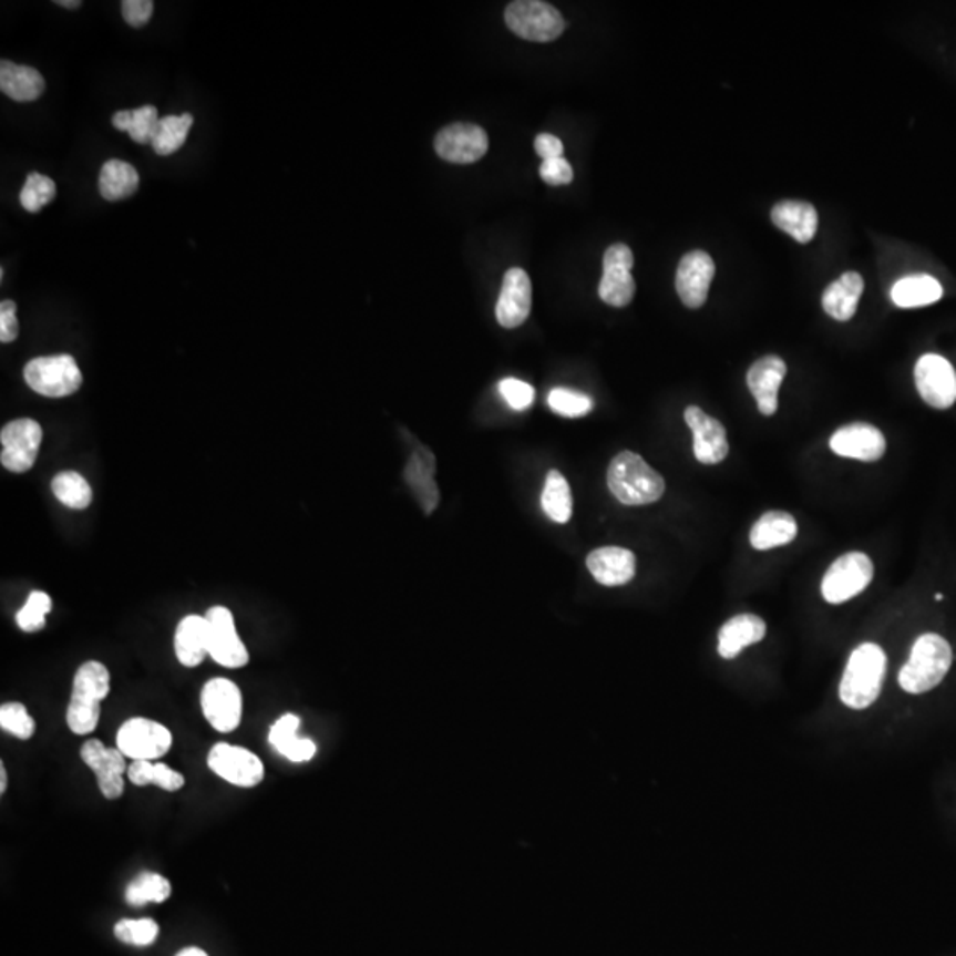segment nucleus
<instances>
[{"label":"nucleus","mask_w":956,"mask_h":956,"mask_svg":"<svg viewBox=\"0 0 956 956\" xmlns=\"http://www.w3.org/2000/svg\"><path fill=\"white\" fill-rule=\"evenodd\" d=\"M111 692V671L100 661H88L76 670L66 723L75 736L93 733L102 718V701Z\"/></svg>","instance_id":"nucleus-1"},{"label":"nucleus","mask_w":956,"mask_h":956,"mask_svg":"<svg viewBox=\"0 0 956 956\" xmlns=\"http://www.w3.org/2000/svg\"><path fill=\"white\" fill-rule=\"evenodd\" d=\"M886 668V654L878 645L863 644L855 648L849 657L840 683V698L843 703L854 710L872 706L881 695Z\"/></svg>","instance_id":"nucleus-2"},{"label":"nucleus","mask_w":956,"mask_h":956,"mask_svg":"<svg viewBox=\"0 0 956 956\" xmlns=\"http://www.w3.org/2000/svg\"><path fill=\"white\" fill-rule=\"evenodd\" d=\"M608 487L624 505H648L662 498L665 479L635 452H620L608 467Z\"/></svg>","instance_id":"nucleus-3"},{"label":"nucleus","mask_w":956,"mask_h":956,"mask_svg":"<svg viewBox=\"0 0 956 956\" xmlns=\"http://www.w3.org/2000/svg\"><path fill=\"white\" fill-rule=\"evenodd\" d=\"M952 647L943 636L934 633L919 636L908 661L900 670V686L911 695L931 691L943 682L952 668Z\"/></svg>","instance_id":"nucleus-4"},{"label":"nucleus","mask_w":956,"mask_h":956,"mask_svg":"<svg viewBox=\"0 0 956 956\" xmlns=\"http://www.w3.org/2000/svg\"><path fill=\"white\" fill-rule=\"evenodd\" d=\"M23 378L35 393L53 399L73 395L82 387V372L71 354L34 358L23 369Z\"/></svg>","instance_id":"nucleus-5"},{"label":"nucleus","mask_w":956,"mask_h":956,"mask_svg":"<svg viewBox=\"0 0 956 956\" xmlns=\"http://www.w3.org/2000/svg\"><path fill=\"white\" fill-rule=\"evenodd\" d=\"M505 22L523 40L547 43L562 35L565 20L555 6L541 0H516L505 9Z\"/></svg>","instance_id":"nucleus-6"},{"label":"nucleus","mask_w":956,"mask_h":956,"mask_svg":"<svg viewBox=\"0 0 956 956\" xmlns=\"http://www.w3.org/2000/svg\"><path fill=\"white\" fill-rule=\"evenodd\" d=\"M117 750L133 762L164 759L173 748V733L155 719L132 718L117 730Z\"/></svg>","instance_id":"nucleus-7"},{"label":"nucleus","mask_w":956,"mask_h":956,"mask_svg":"<svg viewBox=\"0 0 956 956\" xmlns=\"http://www.w3.org/2000/svg\"><path fill=\"white\" fill-rule=\"evenodd\" d=\"M873 579V562L864 553L840 556L822 579V595L829 604H842L860 595Z\"/></svg>","instance_id":"nucleus-8"},{"label":"nucleus","mask_w":956,"mask_h":956,"mask_svg":"<svg viewBox=\"0 0 956 956\" xmlns=\"http://www.w3.org/2000/svg\"><path fill=\"white\" fill-rule=\"evenodd\" d=\"M207 767L218 778L241 787V789H254L265 780V763L241 746L218 742L207 753Z\"/></svg>","instance_id":"nucleus-9"},{"label":"nucleus","mask_w":956,"mask_h":956,"mask_svg":"<svg viewBox=\"0 0 956 956\" xmlns=\"http://www.w3.org/2000/svg\"><path fill=\"white\" fill-rule=\"evenodd\" d=\"M2 454L0 463L11 473H27L40 454L43 429L32 419H18L6 423L0 432Z\"/></svg>","instance_id":"nucleus-10"},{"label":"nucleus","mask_w":956,"mask_h":956,"mask_svg":"<svg viewBox=\"0 0 956 956\" xmlns=\"http://www.w3.org/2000/svg\"><path fill=\"white\" fill-rule=\"evenodd\" d=\"M207 635H209V656L216 665L224 668H243L250 661V654L239 638L233 613L225 606L207 609Z\"/></svg>","instance_id":"nucleus-11"},{"label":"nucleus","mask_w":956,"mask_h":956,"mask_svg":"<svg viewBox=\"0 0 956 956\" xmlns=\"http://www.w3.org/2000/svg\"><path fill=\"white\" fill-rule=\"evenodd\" d=\"M201 707L207 723L218 733L234 732L241 724L243 697L233 680L216 677L204 683Z\"/></svg>","instance_id":"nucleus-12"},{"label":"nucleus","mask_w":956,"mask_h":956,"mask_svg":"<svg viewBox=\"0 0 956 956\" xmlns=\"http://www.w3.org/2000/svg\"><path fill=\"white\" fill-rule=\"evenodd\" d=\"M916 387L926 404L935 410H948L956 401V372L939 354H925L914 369Z\"/></svg>","instance_id":"nucleus-13"},{"label":"nucleus","mask_w":956,"mask_h":956,"mask_svg":"<svg viewBox=\"0 0 956 956\" xmlns=\"http://www.w3.org/2000/svg\"><path fill=\"white\" fill-rule=\"evenodd\" d=\"M80 759L96 774L103 798L114 801L123 795L124 774H129L130 765L117 748H106L100 739H89L82 744Z\"/></svg>","instance_id":"nucleus-14"},{"label":"nucleus","mask_w":956,"mask_h":956,"mask_svg":"<svg viewBox=\"0 0 956 956\" xmlns=\"http://www.w3.org/2000/svg\"><path fill=\"white\" fill-rule=\"evenodd\" d=\"M487 133L476 124H450L438 133L434 141L438 155L450 164H475L487 153Z\"/></svg>","instance_id":"nucleus-15"},{"label":"nucleus","mask_w":956,"mask_h":956,"mask_svg":"<svg viewBox=\"0 0 956 956\" xmlns=\"http://www.w3.org/2000/svg\"><path fill=\"white\" fill-rule=\"evenodd\" d=\"M715 274V260L707 251L692 250L680 259L675 286L688 309H700L706 304Z\"/></svg>","instance_id":"nucleus-16"},{"label":"nucleus","mask_w":956,"mask_h":956,"mask_svg":"<svg viewBox=\"0 0 956 956\" xmlns=\"http://www.w3.org/2000/svg\"><path fill=\"white\" fill-rule=\"evenodd\" d=\"M683 419L695 436L692 450L701 464H718L727 459L730 445L723 423L709 417L698 405H688Z\"/></svg>","instance_id":"nucleus-17"},{"label":"nucleus","mask_w":956,"mask_h":956,"mask_svg":"<svg viewBox=\"0 0 956 956\" xmlns=\"http://www.w3.org/2000/svg\"><path fill=\"white\" fill-rule=\"evenodd\" d=\"M834 454L842 458L857 459L863 463H875L886 454V438L875 425L870 423H849L837 429L829 441Z\"/></svg>","instance_id":"nucleus-18"},{"label":"nucleus","mask_w":956,"mask_h":956,"mask_svg":"<svg viewBox=\"0 0 956 956\" xmlns=\"http://www.w3.org/2000/svg\"><path fill=\"white\" fill-rule=\"evenodd\" d=\"M532 310V282L525 269L511 268L503 277L502 292L496 305V319L503 328H517Z\"/></svg>","instance_id":"nucleus-19"},{"label":"nucleus","mask_w":956,"mask_h":956,"mask_svg":"<svg viewBox=\"0 0 956 956\" xmlns=\"http://www.w3.org/2000/svg\"><path fill=\"white\" fill-rule=\"evenodd\" d=\"M784 374H787V363L780 357L769 354L757 360L746 376L748 387L759 402V411L765 417H772L778 411V392Z\"/></svg>","instance_id":"nucleus-20"},{"label":"nucleus","mask_w":956,"mask_h":956,"mask_svg":"<svg viewBox=\"0 0 956 956\" xmlns=\"http://www.w3.org/2000/svg\"><path fill=\"white\" fill-rule=\"evenodd\" d=\"M586 567L600 585H626L635 577L636 556L626 547H599L588 555Z\"/></svg>","instance_id":"nucleus-21"},{"label":"nucleus","mask_w":956,"mask_h":956,"mask_svg":"<svg viewBox=\"0 0 956 956\" xmlns=\"http://www.w3.org/2000/svg\"><path fill=\"white\" fill-rule=\"evenodd\" d=\"M434 472H436V459L425 446H419L405 466L404 479L425 514L436 511L440 502Z\"/></svg>","instance_id":"nucleus-22"},{"label":"nucleus","mask_w":956,"mask_h":956,"mask_svg":"<svg viewBox=\"0 0 956 956\" xmlns=\"http://www.w3.org/2000/svg\"><path fill=\"white\" fill-rule=\"evenodd\" d=\"M771 220L799 243H810L819 229V213L804 201H781L772 207Z\"/></svg>","instance_id":"nucleus-23"},{"label":"nucleus","mask_w":956,"mask_h":956,"mask_svg":"<svg viewBox=\"0 0 956 956\" xmlns=\"http://www.w3.org/2000/svg\"><path fill=\"white\" fill-rule=\"evenodd\" d=\"M300 718L296 715H284L269 727L268 742L289 762H309L318 753V746L310 739H300Z\"/></svg>","instance_id":"nucleus-24"},{"label":"nucleus","mask_w":956,"mask_h":956,"mask_svg":"<svg viewBox=\"0 0 956 956\" xmlns=\"http://www.w3.org/2000/svg\"><path fill=\"white\" fill-rule=\"evenodd\" d=\"M765 621L751 613L730 618L719 630V656L723 659H733L746 647L762 641L765 638Z\"/></svg>","instance_id":"nucleus-25"},{"label":"nucleus","mask_w":956,"mask_h":956,"mask_svg":"<svg viewBox=\"0 0 956 956\" xmlns=\"http://www.w3.org/2000/svg\"><path fill=\"white\" fill-rule=\"evenodd\" d=\"M177 661L186 668H195L209 656V635L206 617L188 615L177 624L174 635Z\"/></svg>","instance_id":"nucleus-26"},{"label":"nucleus","mask_w":956,"mask_h":956,"mask_svg":"<svg viewBox=\"0 0 956 956\" xmlns=\"http://www.w3.org/2000/svg\"><path fill=\"white\" fill-rule=\"evenodd\" d=\"M863 291V277L855 271H846L825 289L822 307L836 321H849L857 312Z\"/></svg>","instance_id":"nucleus-27"},{"label":"nucleus","mask_w":956,"mask_h":956,"mask_svg":"<svg viewBox=\"0 0 956 956\" xmlns=\"http://www.w3.org/2000/svg\"><path fill=\"white\" fill-rule=\"evenodd\" d=\"M0 89L14 102H35L43 94L44 79L34 68L2 61L0 62Z\"/></svg>","instance_id":"nucleus-28"},{"label":"nucleus","mask_w":956,"mask_h":956,"mask_svg":"<svg viewBox=\"0 0 956 956\" xmlns=\"http://www.w3.org/2000/svg\"><path fill=\"white\" fill-rule=\"evenodd\" d=\"M798 537V523L792 514L783 511H771L763 514L753 528H751V546L759 552H767L772 547L784 546Z\"/></svg>","instance_id":"nucleus-29"},{"label":"nucleus","mask_w":956,"mask_h":956,"mask_svg":"<svg viewBox=\"0 0 956 956\" xmlns=\"http://www.w3.org/2000/svg\"><path fill=\"white\" fill-rule=\"evenodd\" d=\"M943 298V286L931 275L905 277L891 289V300L900 309H917Z\"/></svg>","instance_id":"nucleus-30"},{"label":"nucleus","mask_w":956,"mask_h":956,"mask_svg":"<svg viewBox=\"0 0 956 956\" xmlns=\"http://www.w3.org/2000/svg\"><path fill=\"white\" fill-rule=\"evenodd\" d=\"M137 168L123 160H109L100 173V194L105 201L117 203L124 198L132 197L138 188Z\"/></svg>","instance_id":"nucleus-31"},{"label":"nucleus","mask_w":956,"mask_h":956,"mask_svg":"<svg viewBox=\"0 0 956 956\" xmlns=\"http://www.w3.org/2000/svg\"><path fill=\"white\" fill-rule=\"evenodd\" d=\"M173 895V884L164 875L155 872H142L133 878L124 891V900L132 907H144L147 904H164Z\"/></svg>","instance_id":"nucleus-32"},{"label":"nucleus","mask_w":956,"mask_h":956,"mask_svg":"<svg viewBox=\"0 0 956 956\" xmlns=\"http://www.w3.org/2000/svg\"><path fill=\"white\" fill-rule=\"evenodd\" d=\"M156 106H138L135 111H120L112 115V124L115 130L129 133L133 142L137 144H151L155 138L160 124Z\"/></svg>","instance_id":"nucleus-33"},{"label":"nucleus","mask_w":956,"mask_h":956,"mask_svg":"<svg viewBox=\"0 0 956 956\" xmlns=\"http://www.w3.org/2000/svg\"><path fill=\"white\" fill-rule=\"evenodd\" d=\"M129 780L135 787L153 784L165 792H177L185 787V775L182 772L174 771L165 763L150 762V760L130 763Z\"/></svg>","instance_id":"nucleus-34"},{"label":"nucleus","mask_w":956,"mask_h":956,"mask_svg":"<svg viewBox=\"0 0 956 956\" xmlns=\"http://www.w3.org/2000/svg\"><path fill=\"white\" fill-rule=\"evenodd\" d=\"M543 511L555 523H569L573 516V496L565 476L556 470L547 473L543 491Z\"/></svg>","instance_id":"nucleus-35"},{"label":"nucleus","mask_w":956,"mask_h":956,"mask_svg":"<svg viewBox=\"0 0 956 956\" xmlns=\"http://www.w3.org/2000/svg\"><path fill=\"white\" fill-rule=\"evenodd\" d=\"M192 126H194V115L192 114L165 115L160 120L158 130H156L155 138L151 142V147L155 150L156 155H174L185 146Z\"/></svg>","instance_id":"nucleus-36"},{"label":"nucleus","mask_w":956,"mask_h":956,"mask_svg":"<svg viewBox=\"0 0 956 956\" xmlns=\"http://www.w3.org/2000/svg\"><path fill=\"white\" fill-rule=\"evenodd\" d=\"M52 491L62 505L75 511H84L93 502L91 485L76 472H62L53 476Z\"/></svg>","instance_id":"nucleus-37"},{"label":"nucleus","mask_w":956,"mask_h":956,"mask_svg":"<svg viewBox=\"0 0 956 956\" xmlns=\"http://www.w3.org/2000/svg\"><path fill=\"white\" fill-rule=\"evenodd\" d=\"M636 292L635 278L627 269H604L599 284V296L604 304L611 307H627Z\"/></svg>","instance_id":"nucleus-38"},{"label":"nucleus","mask_w":956,"mask_h":956,"mask_svg":"<svg viewBox=\"0 0 956 956\" xmlns=\"http://www.w3.org/2000/svg\"><path fill=\"white\" fill-rule=\"evenodd\" d=\"M58 194V186L49 176L40 173H31L27 176L25 185L20 191V204L29 213H38L47 204L52 203Z\"/></svg>","instance_id":"nucleus-39"},{"label":"nucleus","mask_w":956,"mask_h":956,"mask_svg":"<svg viewBox=\"0 0 956 956\" xmlns=\"http://www.w3.org/2000/svg\"><path fill=\"white\" fill-rule=\"evenodd\" d=\"M160 926L150 917L142 919H121L115 923L114 935L115 939L121 940L129 946H137V948H146L158 939Z\"/></svg>","instance_id":"nucleus-40"},{"label":"nucleus","mask_w":956,"mask_h":956,"mask_svg":"<svg viewBox=\"0 0 956 956\" xmlns=\"http://www.w3.org/2000/svg\"><path fill=\"white\" fill-rule=\"evenodd\" d=\"M50 611H52L50 595L34 590L27 597L23 608L17 613V626L23 633H38L47 626V615Z\"/></svg>","instance_id":"nucleus-41"},{"label":"nucleus","mask_w":956,"mask_h":956,"mask_svg":"<svg viewBox=\"0 0 956 956\" xmlns=\"http://www.w3.org/2000/svg\"><path fill=\"white\" fill-rule=\"evenodd\" d=\"M547 404L555 413L567 419H579L594 410V401L585 393L574 392L569 388H555L547 395Z\"/></svg>","instance_id":"nucleus-42"},{"label":"nucleus","mask_w":956,"mask_h":956,"mask_svg":"<svg viewBox=\"0 0 956 956\" xmlns=\"http://www.w3.org/2000/svg\"><path fill=\"white\" fill-rule=\"evenodd\" d=\"M0 728L20 741H29L35 732V721L23 703L9 701L0 707Z\"/></svg>","instance_id":"nucleus-43"},{"label":"nucleus","mask_w":956,"mask_h":956,"mask_svg":"<svg viewBox=\"0 0 956 956\" xmlns=\"http://www.w3.org/2000/svg\"><path fill=\"white\" fill-rule=\"evenodd\" d=\"M498 390L512 410L525 411L528 410L530 405L534 404V387L525 383V381L507 378V380L500 381Z\"/></svg>","instance_id":"nucleus-44"},{"label":"nucleus","mask_w":956,"mask_h":956,"mask_svg":"<svg viewBox=\"0 0 956 956\" xmlns=\"http://www.w3.org/2000/svg\"><path fill=\"white\" fill-rule=\"evenodd\" d=\"M541 177L543 182L552 186L569 185L573 182L574 173L569 162L562 158L544 160L541 165Z\"/></svg>","instance_id":"nucleus-45"},{"label":"nucleus","mask_w":956,"mask_h":956,"mask_svg":"<svg viewBox=\"0 0 956 956\" xmlns=\"http://www.w3.org/2000/svg\"><path fill=\"white\" fill-rule=\"evenodd\" d=\"M126 23L132 27H144L153 17L155 2L153 0H124L121 4Z\"/></svg>","instance_id":"nucleus-46"},{"label":"nucleus","mask_w":956,"mask_h":956,"mask_svg":"<svg viewBox=\"0 0 956 956\" xmlns=\"http://www.w3.org/2000/svg\"><path fill=\"white\" fill-rule=\"evenodd\" d=\"M17 304L4 300L0 304V340L2 345L13 342L18 337Z\"/></svg>","instance_id":"nucleus-47"},{"label":"nucleus","mask_w":956,"mask_h":956,"mask_svg":"<svg viewBox=\"0 0 956 956\" xmlns=\"http://www.w3.org/2000/svg\"><path fill=\"white\" fill-rule=\"evenodd\" d=\"M603 266L604 269L620 268L630 271L633 266H635V256H633V250H630L627 245H624V243L611 245V247L606 250V254H604Z\"/></svg>","instance_id":"nucleus-48"},{"label":"nucleus","mask_w":956,"mask_h":956,"mask_svg":"<svg viewBox=\"0 0 956 956\" xmlns=\"http://www.w3.org/2000/svg\"><path fill=\"white\" fill-rule=\"evenodd\" d=\"M535 151H537V155L544 160L562 158V155H564V144H562L561 138H556L555 135L541 133V135L535 138Z\"/></svg>","instance_id":"nucleus-49"},{"label":"nucleus","mask_w":956,"mask_h":956,"mask_svg":"<svg viewBox=\"0 0 956 956\" xmlns=\"http://www.w3.org/2000/svg\"><path fill=\"white\" fill-rule=\"evenodd\" d=\"M8 790V772H6L4 763L0 765V795H4Z\"/></svg>","instance_id":"nucleus-50"},{"label":"nucleus","mask_w":956,"mask_h":956,"mask_svg":"<svg viewBox=\"0 0 956 956\" xmlns=\"http://www.w3.org/2000/svg\"><path fill=\"white\" fill-rule=\"evenodd\" d=\"M176 956H209L206 952H203L201 948H185L183 952L177 953Z\"/></svg>","instance_id":"nucleus-51"},{"label":"nucleus","mask_w":956,"mask_h":956,"mask_svg":"<svg viewBox=\"0 0 956 956\" xmlns=\"http://www.w3.org/2000/svg\"><path fill=\"white\" fill-rule=\"evenodd\" d=\"M55 4L62 6V8L76 9L82 6V2L80 0H59Z\"/></svg>","instance_id":"nucleus-52"}]
</instances>
